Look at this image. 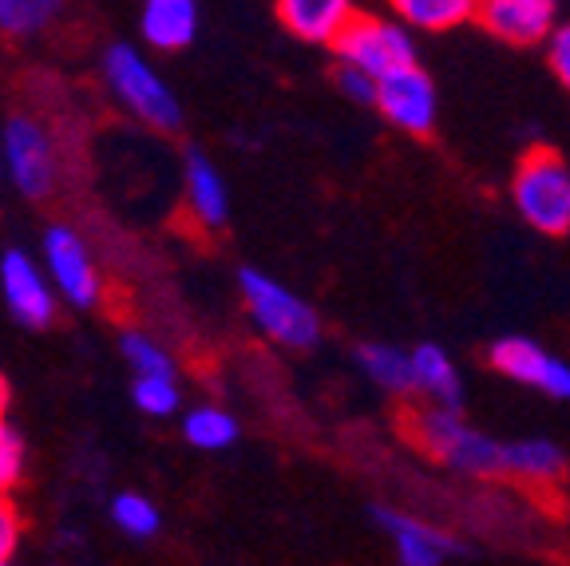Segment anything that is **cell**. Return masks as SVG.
<instances>
[{"instance_id":"cell-25","label":"cell","mask_w":570,"mask_h":566,"mask_svg":"<svg viewBox=\"0 0 570 566\" xmlns=\"http://www.w3.org/2000/svg\"><path fill=\"white\" fill-rule=\"evenodd\" d=\"M24 476V440L12 424L0 420V496H9Z\"/></svg>"},{"instance_id":"cell-21","label":"cell","mask_w":570,"mask_h":566,"mask_svg":"<svg viewBox=\"0 0 570 566\" xmlns=\"http://www.w3.org/2000/svg\"><path fill=\"white\" fill-rule=\"evenodd\" d=\"M183 436L203 451L230 448V443L238 440V420H234L230 412H223V408H214V404L190 408L187 420H183Z\"/></svg>"},{"instance_id":"cell-11","label":"cell","mask_w":570,"mask_h":566,"mask_svg":"<svg viewBox=\"0 0 570 566\" xmlns=\"http://www.w3.org/2000/svg\"><path fill=\"white\" fill-rule=\"evenodd\" d=\"M475 20L503 45H543L559 25V0H475Z\"/></svg>"},{"instance_id":"cell-20","label":"cell","mask_w":570,"mask_h":566,"mask_svg":"<svg viewBox=\"0 0 570 566\" xmlns=\"http://www.w3.org/2000/svg\"><path fill=\"white\" fill-rule=\"evenodd\" d=\"M63 4L68 0H0V36H9V40L40 36L60 17Z\"/></svg>"},{"instance_id":"cell-29","label":"cell","mask_w":570,"mask_h":566,"mask_svg":"<svg viewBox=\"0 0 570 566\" xmlns=\"http://www.w3.org/2000/svg\"><path fill=\"white\" fill-rule=\"evenodd\" d=\"M9 381H4V377H0V417H4V408H9Z\"/></svg>"},{"instance_id":"cell-22","label":"cell","mask_w":570,"mask_h":566,"mask_svg":"<svg viewBox=\"0 0 570 566\" xmlns=\"http://www.w3.org/2000/svg\"><path fill=\"white\" fill-rule=\"evenodd\" d=\"M111 523H116L119 531L131 535V539H151L155 531H159V507L151 504L147 496H119L116 504H111Z\"/></svg>"},{"instance_id":"cell-30","label":"cell","mask_w":570,"mask_h":566,"mask_svg":"<svg viewBox=\"0 0 570 566\" xmlns=\"http://www.w3.org/2000/svg\"><path fill=\"white\" fill-rule=\"evenodd\" d=\"M0 566H9V563H0Z\"/></svg>"},{"instance_id":"cell-17","label":"cell","mask_w":570,"mask_h":566,"mask_svg":"<svg viewBox=\"0 0 570 566\" xmlns=\"http://www.w3.org/2000/svg\"><path fill=\"white\" fill-rule=\"evenodd\" d=\"M396 25L420 28V32H452V28L475 20V0H389Z\"/></svg>"},{"instance_id":"cell-18","label":"cell","mask_w":570,"mask_h":566,"mask_svg":"<svg viewBox=\"0 0 570 566\" xmlns=\"http://www.w3.org/2000/svg\"><path fill=\"white\" fill-rule=\"evenodd\" d=\"M356 364L365 372L368 381L384 392H412V357L396 345H381V341H368V345L356 349Z\"/></svg>"},{"instance_id":"cell-24","label":"cell","mask_w":570,"mask_h":566,"mask_svg":"<svg viewBox=\"0 0 570 566\" xmlns=\"http://www.w3.org/2000/svg\"><path fill=\"white\" fill-rule=\"evenodd\" d=\"M131 400L147 417H170L178 408V384L167 381V377H135Z\"/></svg>"},{"instance_id":"cell-15","label":"cell","mask_w":570,"mask_h":566,"mask_svg":"<svg viewBox=\"0 0 570 566\" xmlns=\"http://www.w3.org/2000/svg\"><path fill=\"white\" fill-rule=\"evenodd\" d=\"M183 175H187L190 218H195L203 231H223L226 218H230V195H226V183H223V175H218V167H214L198 147H190Z\"/></svg>"},{"instance_id":"cell-4","label":"cell","mask_w":570,"mask_h":566,"mask_svg":"<svg viewBox=\"0 0 570 566\" xmlns=\"http://www.w3.org/2000/svg\"><path fill=\"white\" fill-rule=\"evenodd\" d=\"M104 80L111 88V96L131 111L135 119H142L155 131H175L183 124V104L170 91V84L163 80L151 64L142 60L131 45H111L104 52Z\"/></svg>"},{"instance_id":"cell-19","label":"cell","mask_w":570,"mask_h":566,"mask_svg":"<svg viewBox=\"0 0 570 566\" xmlns=\"http://www.w3.org/2000/svg\"><path fill=\"white\" fill-rule=\"evenodd\" d=\"M567 468V456L554 440L547 436H531V440L511 443V479H531V484H551Z\"/></svg>"},{"instance_id":"cell-5","label":"cell","mask_w":570,"mask_h":566,"mask_svg":"<svg viewBox=\"0 0 570 566\" xmlns=\"http://www.w3.org/2000/svg\"><path fill=\"white\" fill-rule=\"evenodd\" d=\"M330 48L337 52L341 64L365 71L373 80L416 64L412 32L404 25H396V20H384V17H353L341 28V36Z\"/></svg>"},{"instance_id":"cell-12","label":"cell","mask_w":570,"mask_h":566,"mask_svg":"<svg viewBox=\"0 0 570 566\" xmlns=\"http://www.w3.org/2000/svg\"><path fill=\"white\" fill-rule=\"evenodd\" d=\"M376 523L384 527V535L396 547V558L401 566H444L448 558L460 550V543L452 535H444L432 523H420L412 515L401 511H376Z\"/></svg>"},{"instance_id":"cell-7","label":"cell","mask_w":570,"mask_h":566,"mask_svg":"<svg viewBox=\"0 0 570 566\" xmlns=\"http://www.w3.org/2000/svg\"><path fill=\"white\" fill-rule=\"evenodd\" d=\"M40 254H45L52 290L63 301H71L76 310H96L104 282H99V270L91 262L80 234L71 231V226H48L45 242H40Z\"/></svg>"},{"instance_id":"cell-10","label":"cell","mask_w":570,"mask_h":566,"mask_svg":"<svg viewBox=\"0 0 570 566\" xmlns=\"http://www.w3.org/2000/svg\"><path fill=\"white\" fill-rule=\"evenodd\" d=\"M0 293L4 305L24 329H48L56 318V290L28 250H4L0 254Z\"/></svg>"},{"instance_id":"cell-16","label":"cell","mask_w":570,"mask_h":566,"mask_svg":"<svg viewBox=\"0 0 570 566\" xmlns=\"http://www.w3.org/2000/svg\"><path fill=\"white\" fill-rule=\"evenodd\" d=\"M409 357H412V392H424L436 408L460 412L463 381H460V369H455L452 357H448L440 345H432V341L416 345Z\"/></svg>"},{"instance_id":"cell-13","label":"cell","mask_w":570,"mask_h":566,"mask_svg":"<svg viewBox=\"0 0 570 566\" xmlns=\"http://www.w3.org/2000/svg\"><path fill=\"white\" fill-rule=\"evenodd\" d=\"M139 36L155 52H183L198 36V0H142Z\"/></svg>"},{"instance_id":"cell-26","label":"cell","mask_w":570,"mask_h":566,"mask_svg":"<svg viewBox=\"0 0 570 566\" xmlns=\"http://www.w3.org/2000/svg\"><path fill=\"white\" fill-rule=\"evenodd\" d=\"M547 64H551L554 80L570 91V25H554V32L547 36Z\"/></svg>"},{"instance_id":"cell-1","label":"cell","mask_w":570,"mask_h":566,"mask_svg":"<svg viewBox=\"0 0 570 566\" xmlns=\"http://www.w3.org/2000/svg\"><path fill=\"white\" fill-rule=\"evenodd\" d=\"M519 218L539 234H570V163L551 147H531L511 178Z\"/></svg>"},{"instance_id":"cell-3","label":"cell","mask_w":570,"mask_h":566,"mask_svg":"<svg viewBox=\"0 0 570 566\" xmlns=\"http://www.w3.org/2000/svg\"><path fill=\"white\" fill-rule=\"evenodd\" d=\"M238 290L246 301L249 318L269 341L285 349H313L321 341V318L302 293L282 285L277 277L262 274V270L246 266L238 274Z\"/></svg>"},{"instance_id":"cell-23","label":"cell","mask_w":570,"mask_h":566,"mask_svg":"<svg viewBox=\"0 0 570 566\" xmlns=\"http://www.w3.org/2000/svg\"><path fill=\"white\" fill-rule=\"evenodd\" d=\"M119 345H124V357H127V364L135 369V377H167V381H175V361H170V357L155 345L151 336L124 333V341H119Z\"/></svg>"},{"instance_id":"cell-27","label":"cell","mask_w":570,"mask_h":566,"mask_svg":"<svg viewBox=\"0 0 570 566\" xmlns=\"http://www.w3.org/2000/svg\"><path fill=\"white\" fill-rule=\"evenodd\" d=\"M337 88L345 91L348 99H356V104L373 107L376 80H373V76H365V71H356V68H348V64H341V68H337Z\"/></svg>"},{"instance_id":"cell-28","label":"cell","mask_w":570,"mask_h":566,"mask_svg":"<svg viewBox=\"0 0 570 566\" xmlns=\"http://www.w3.org/2000/svg\"><path fill=\"white\" fill-rule=\"evenodd\" d=\"M17 543H20V515L9 504V496H0V563H9Z\"/></svg>"},{"instance_id":"cell-6","label":"cell","mask_w":570,"mask_h":566,"mask_svg":"<svg viewBox=\"0 0 570 566\" xmlns=\"http://www.w3.org/2000/svg\"><path fill=\"white\" fill-rule=\"evenodd\" d=\"M0 163L24 198H48L56 186V143L48 127L32 116H12L0 139Z\"/></svg>"},{"instance_id":"cell-2","label":"cell","mask_w":570,"mask_h":566,"mask_svg":"<svg viewBox=\"0 0 570 566\" xmlns=\"http://www.w3.org/2000/svg\"><path fill=\"white\" fill-rule=\"evenodd\" d=\"M420 443L444 468L460 476H508L511 479V443L472 428L452 408H428L416 424Z\"/></svg>"},{"instance_id":"cell-14","label":"cell","mask_w":570,"mask_h":566,"mask_svg":"<svg viewBox=\"0 0 570 566\" xmlns=\"http://www.w3.org/2000/svg\"><path fill=\"white\" fill-rule=\"evenodd\" d=\"M277 17L285 32H294L305 45H333L341 28L356 17L353 0H277Z\"/></svg>"},{"instance_id":"cell-8","label":"cell","mask_w":570,"mask_h":566,"mask_svg":"<svg viewBox=\"0 0 570 566\" xmlns=\"http://www.w3.org/2000/svg\"><path fill=\"white\" fill-rule=\"evenodd\" d=\"M373 107L396 131L428 135L436 127V111H440L436 84H432V76L420 64H409V68L389 71V76L376 80Z\"/></svg>"},{"instance_id":"cell-9","label":"cell","mask_w":570,"mask_h":566,"mask_svg":"<svg viewBox=\"0 0 570 566\" xmlns=\"http://www.w3.org/2000/svg\"><path fill=\"white\" fill-rule=\"evenodd\" d=\"M488 361L508 381L527 384L551 400H570V361L547 353L531 336H499L488 349Z\"/></svg>"}]
</instances>
